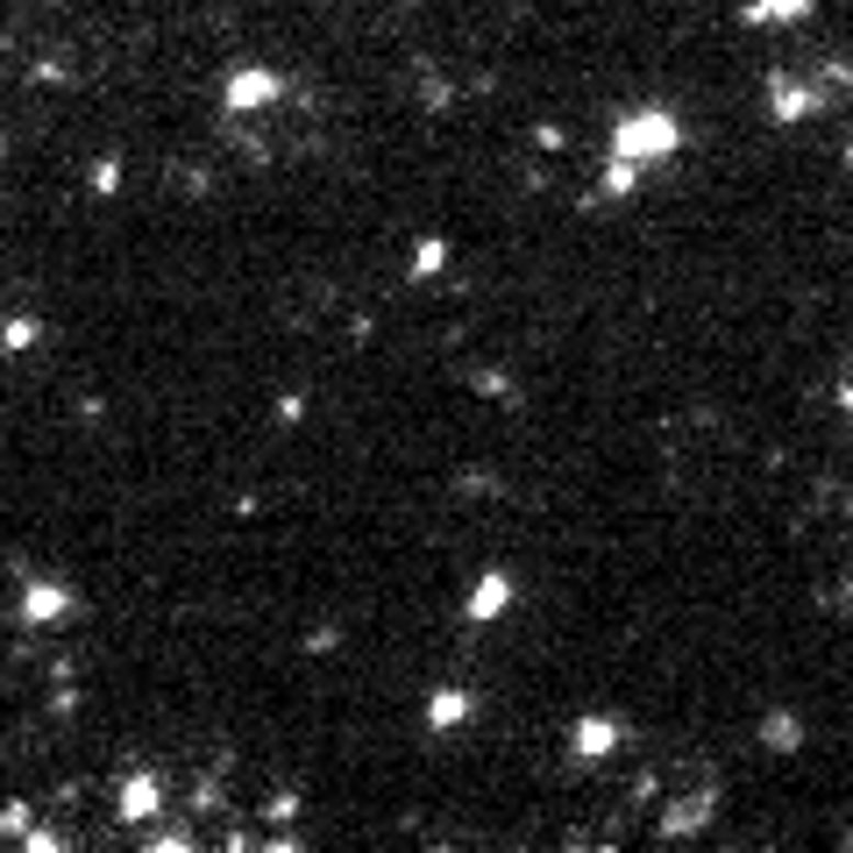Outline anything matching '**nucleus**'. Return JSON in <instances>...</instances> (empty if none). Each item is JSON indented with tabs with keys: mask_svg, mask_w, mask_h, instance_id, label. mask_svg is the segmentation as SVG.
<instances>
[{
	"mask_svg": "<svg viewBox=\"0 0 853 853\" xmlns=\"http://www.w3.org/2000/svg\"><path fill=\"white\" fill-rule=\"evenodd\" d=\"M683 149V122L669 108H633V114H619L611 122V143H605V157H633V164H662V157H676Z\"/></svg>",
	"mask_w": 853,
	"mask_h": 853,
	"instance_id": "nucleus-1",
	"label": "nucleus"
},
{
	"mask_svg": "<svg viewBox=\"0 0 853 853\" xmlns=\"http://www.w3.org/2000/svg\"><path fill=\"white\" fill-rule=\"evenodd\" d=\"M278 93H284V86H278V71H263V65H249V71H228V108H235V114H249V108H271Z\"/></svg>",
	"mask_w": 853,
	"mask_h": 853,
	"instance_id": "nucleus-2",
	"label": "nucleus"
},
{
	"mask_svg": "<svg viewBox=\"0 0 853 853\" xmlns=\"http://www.w3.org/2000/svg\"><path fill=\"white\" fill-rule=\"evenodd\" d=\"M505 605H513V576H505V569H484V576L470 583V597H462V611H470L476 626H484V619H498Z\"/></svg>",
	"mask_w": 853,
	"mask_h": 853,
	"instance_id": "nucleus-3",
	"label": "nucleus"
},
{
	"mask_svg": "<svg viewBox=\"0 0 853 853\" xmlns=\"http://www.w3.org/2000/svg\"><path fill=\"white\" fill-rule=\"evenodd\" d=\"M619 740H626V726H619V718H576V726H569V754H576V761L611 754Z\"/></svg>",
	"mask_w": 853,
	"mask_h": 853,
	"instance_id": "nucleus-4",
	"label": "nucleus"
},
{
	"mask_svg": "<svg viewBox=\"0 0 853 853\" xmlns=\"http://www.w3.org/2000/svg\"><path fill=\"white\" fill-rule=\"evenodd\" d=\"M811 8H818V0H747V8H740V22H747V29H768V22H804Z\"/></svg>",
	"mask_w": 853,
	"mask_h": 853,
	"instance_id": "nucleus-5",
	"label": "nucleus"
},
{
	"mask_svg": "<svg viewBox=\"0 0 853 853\" xmlns=\"http://www.w3.org/2000/svg\"><path fill=\"white\" fill-rule=\"evenodd\" d=\"M470 711H476L470 691H434V697H427V726H434V732H456Z\"/></svg>",
	"mask_w": 853,
	"mask_h": 853,
	"instance_id": "nucleus-6",
	"label": "nucleus"
},
{
	"mask_svg": "<svg viewBox=\"0 0 853 853\" xmlns=\"http://www.w3.org/2000/svg\"><path fill=\"white\" fill-rule=\"evenodd\" d=\"M22 611H29V619H65V611H71V591H65V583H29Z\"/></svg>",
	"mask_w": 853,
	"mask_h": 853,
	"instance_id": "nucleus-7",
	"label": "nucleus"
},
{
	"mask_svg": "<svg viewBox=\"0 0 853 853\" xmlns=\"http://www.w3.org/2000/svg\"><path fill=\"white\" fill-rule=\"evenodd\" d=\"M640 178H648V164H633V157H605V200H633Z\"/></svg>",
	"mask_w": 853,
	"mask_h": 853,
	"instance_id": "nucleus-8",
	"label": "nucleus"
},
{
	"mask_svg": "<svg viewBox=\"0 0 853 853\" xmlns=\"http://www.w3.org/2000/svg\"><path fill=\"white\" fill-rule=\"evenodd\" d=\"M149 811H157V775L122 783V818H128V826H149Z\"/></svg>",
	"mask_w": 853,
	"mask_h": 853,
	"instance_id": "nucleus-9",
	"label": "nucleus"
},
{
	"mask_svg": "<svg viewBox=\"0 0 853 853\" xmlns=\"http://www.w3.org/2000/svg\"><path fill=\"white\" fill-rule=\"evenodd\" d=\"M804 114H818V93H804L797 79H775V122H804Z\"/></svg>",
	"mask_w": 853,
	"mask_h": 853,
	"instance_id": "nucleus-10",
	"label": "nucleus"
},
{
	"mask_svg": "<svg viewBox=\"0 0 853 853\" xmlns=\"http://www.w3.org/2000/svg\"><path fill=\"white\" fill-rule=\"evenodd\" d=\"M406 271H413V278H441V271H448V243H441V235H420V243H413V257H406Z\"/></svg>",
	"mask_w": 853,
	"mask_h": 853,
	"instance_id": "nucleus-11",
	"label": "nucleus"
},
{
	"mask_svg": "<svg viewBox=\"0 0 853 853\" xmlns=\"http://www.w3.org/2000/svg\"><path fill=\"white\" fill-rule=\"evenodd\" d=\"M761 740H768L775 754H789V747H804V726L789 711H768V718H761Z\"/></svg>",
	"mask_w": 853,
	"mask_h": 853,
	"instance_id": "nucleus-12",
	"label": "nucleus"
},
{
	"mask_svg": "<svg viewBox=\"0 0 853 853\" xmlns=\"http://www.w3.org/2000/svg\"><path fill=\"white\" fill-rule=\"evenodd\" d=\"M705 818H711V797H697V804H676V811H669V840H683V832H697V826H705Z\"/></svg>",
	"mask_w": 853,
	"mask_h": 853,
	"instance_id": "nucleus-13",
	"label": "nucleus"
},
{
	"mask_svg": "<svg viewBox=\"0 0 853 853\" xmlns=\"http://www.w3.org/2000/svg\"><path fill=\"white\" fill-rule=\"evenodd\" d=\"M36 341V321H8V349H29Z\"/></svg>",
	"mask_w": 853,
	"mask_h": 853,
	"instance_id": "nucleus-14",
	"label": "nucleus"
},
{
	"mask_svg": "<svg viewBox=\"0 0 853 853\" xmlns=\"http://www.w3.org/2000/svg\"><path fill=\"white\" fill-rule=\"evenodd\" d=\"M534 149H548V157H555V149H562V128L541 122V128H534Z\"/></svg>",
	"mask_w": 853,
	"mask_h": 853,
	"instance_id": "nucleus-15",
	"label": "nucleus"
},
{
	"mask_svg": "<svg viewBox=\"0 0 853 853\" xmlns=\"http://www.w3.org/2000/svg\"><path fill=\"white\" fill-rule=\"evenodd\" d=\"M299 811V797H292V789H284V797H271V811H263V818H271V826H284V818H292Z\"/></svg>",
	"mask_w": 853,
	"mask_h": 853,
	"instance_id": "nucleus-16",
	"label": "nucleus"
},
{
	"mask_svg": "<svg viewBox=\"0 0 853 853\" xmlns=\"http://www.w3.org/2000/svg\"><path fill=\"white\" fill-rule=\"evenodd\" d=\"M826 86L832 93H853V65H826Z\"/></svg>",
	"mask_w": 853,
	"mask_h": 853,
	"instance_id": "nucleus-17",
	"label": "nucleus"
},
{
	"mask_svg": "<svg viewBox=\"0 0 853 853\" xmlns=\"http://www.w3.org/2000/svg\"><path fill=\"white\" fill-rule=\"evenodd\" d=\"M846 605H853V583H846Z\"/></svg>",
	"mask_w": 853,
	"mask_h": 853,
	"instance_id": "nucleus-18",
	"label": "nucleus"
}]
</instances>
